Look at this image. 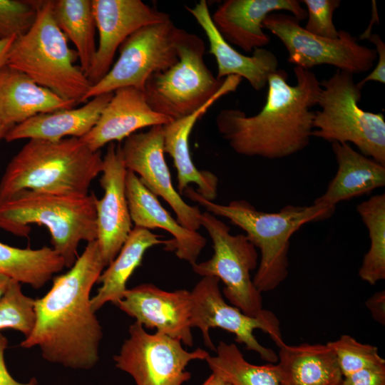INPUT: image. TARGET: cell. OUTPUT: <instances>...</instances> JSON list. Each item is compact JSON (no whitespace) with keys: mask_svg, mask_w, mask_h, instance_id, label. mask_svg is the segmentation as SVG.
Masks as SVG:
<instances>
[{"mask_svg":"<svg viewBox=\"0 0 385 385\" xmlns=\"http://www.w3.org/2000/svg\"><path fill=\"white\" fill-rule=\"evenodd\" d=\"M354 74L337 69L322 81L314 111L312 137L330 143H351L362 155L385 165L384 114L363 110L359 105L361 90Z\"/></svg>","mask_w":385,"mask_h":385,"instance_id":"7","label":"cell"},{"mask_svg":"<svg viewBox=\"0 0 385 385\" xmlns=\"http://www.w3.org/2000/svg\"><path fill=\"white\" fill-rule=\"evenodd\" d=\"M93 192L86 195L19 192L0 203V228L27 237L30 225L47 227L53 248L71 268L77 259L81 241L97 239L96 200Z\"/></svg>","mask_w":385,"mask_h":385,"instance_id":"5","label":"cell"},{"mask_svg":"<svg viewBox=\"0 0 385 385\" xmlns=\"http://www.w3.org/2000/svg\"><path fill=\"white\" fill-rule=\"evenodd\" d=\"M177 29L170 19L143 26L131 34L119 47L118 60L101 80L92 85L83 102L120 88L144 91L151 75L178 62L175 47Z\"/></svg>","mask_w":385,"mask_h":385,"instance_id":"12","label":"cell"},{"mask_svg":"<svg viewBox=\"0 0 385 385\" xmlns=\"http://www.w3.org/2000/svg\"><path fill=\"white\" fill-rule=\"evenodd\" d=\"M340 385H385V366L364 369L345 376Z\"/></svg>","mask_w":385,"mask_h":385,"instance_id":"37","label":"cell"},{"mask_svg":"<svg viewBox=\"0 0 385 385\" xmlns=\"http://www.w3.org/2000/svg\"><path fill=\"white\" fill-rule=\"evenodd\" d=\"M115 305L144 328L193 345L190 291H165L145 283L127 289Z\"/></svg>","mask_w":385,"mask_h":385,"instance_id":"16","label":"cell"},{"mask_svg":"<svg viewBox=\"0 0 385 385\" xmlns=\"http://www.w3.org/2000/svg\"><path fill=\"white\" fill-rule=\"evenodd\" d=\"M366 226L370 247L359 270L360 278L374 285L385 279V194L375 195L356 206Z\"/></svg>","mask_w":385,"mask_h":385,"instance_id":"31","label":"cell"},{"mask_svg":"<svg viewBox=\"0 0 385 385\" xmlns=\"http://www.w3.org/2000/svg\"><path fill=\"white\" fill-rule=\"evenodd\" d=\"M183 193L207 212L228 219L241 228L259 249L260 260L252 281L260 293L275 289L286 279L292 236L306 223L329 219L336 210V207L313 203L309 206L288 205L277 212H265L244 200L227 205L214 202L190 186Z\"/></svg>","mask_w":385,"mask_h":385,"instance_id":"3","label":"cell"},{"mask_svg":"<svg viewBox=\"0 0 385 385\" xmlns=\"http://www.w3.org/2000/svg\"><path fill=\"white\" fill-rule=\"evenodd\" d=\"M374 46L377 53V63L364 78L356 83L357 86L361 90L365 84L369 81H377L385 83V43L381 37L376 34H370L366 37Z\"/></svg>","mask_w":385,"mask_h":385,"instance_id":"36","label":"cell"},{"mask_svg":"<svg viewBox=\"0 0 385 385\" xmlns=\"http://www.w3.org/2000/svg\"><path fill=\"white\" fill-rule=\"evenodd\" d=\"M296 84L277 69L267 80V94L262 110L248 116L237 109H222L215 118L220 135L237 154L279 159L309 145L320 82L310 70L295 66Z\"/></svg>","mask_w":385,"mask_h":385,"instance_id":"2","label":"cell"},{"mask_svg":"<svg viewBox=\"0 0 385 385\" xmlns=\"http://www.w3.org/2000/svg\"><path fill=\"white\" fill-rule=\"evenodd\" d=\"M91 1L99 41L86 76L94 85L108 72L116 51L128 37L143 26L170 19V16L140 0Z\"/></svg>","mask_w":385,"mask_h":385,"instance_id":"15","label":"cell"},{"mask_svg":"<svg viewBox=\"0 0 385 385\" xmlns=\"http://www.w3.org/2000/svg\"><path fill=\"white\" fill-rule=\"evenodd\" d=\"M63 267V259L53 248L22 249L0 242V274L21 284L39 289Z\"/></svg>","mask_w":385,"mask_h":385,"instance_id":"28","label":"cell"},{"mask_svg":"<svg viewBox=\"0 0 385 385\" xmlns=\"http://www.w3.org/2000/svg\"><path fill=\"white\" fill-rule=\"evenodd\" d=\"M202 385H231L218 375L212 372Z\"/></svg>","mask_w":385,"mask_h":385,"instance_id":"41","label":"cell"},{"mask_svg":"<svg viewBox=\"0 0 385 385\" xmlns=\"http://www.w3.org/2000/svg\"><path fill=\"white\" fill-rule=\"evenodd\" d=\"M162 235L148 229L134 226L115 259L103 271L98 282L101 284L97 294L91 298V307L96 312L105 304H115L127 289L126 284L135 269L141 265L145 252L150 247L164 245L168 250L172 239L163 240Z\"/></svg>","mask_w":385,"mask_h":385,"instance_id":"27","label":"cell"},{"mask_svg":"<svg viewBox=\"0 0 385 385\" xmlns=\"http://www.w3.org/2000/svg\"><path fill=\"white\" fill-rule=\"evenodd\" d=\"M220 280L214 277H202L190 291L191 326L199 328L205 344L215 351L210 329L220 328L233 334L235 341L247 350L257 352L268 363L277 362V354L259 343L254 331L259 329L269 334L279 347L284 342L277 317L265 319L248 316L224 299L219 287Z\"/></svg>","mask_w":385,"mask_h":385,"instance_id":"13","label":"cell"},{"mask_svg":"<svg viewBox=\"0 0 385 385\" xmlns=\"http://www.w3.org/2000/svg\"><path fill=\"white\" fill-rule=\"evenodd\" d=\"M242 78L237 76L225 78L217 93L192 114L163 125L164 152L171 156L177 170L178 190L183 193L190 183L197 186V192L213 201L217 195L218 178L208 170H200L194 164L190 150V133L198 119L221 97L234 92Z\"/></svg>","mask_w":385,"mask_h":385,"instance_id":"20","label":"cell"},{"mask_svg":"<svg viewBox=\"0 0 385 385\" xmlns=\"http://www.w3.org/2000/svg\"><path fill=\"white\" fill-rule=\"evenodd\" d=\"M327 344L335 355L343 377L364 369L385 366L376 346L361 343L350 335H342Z\"/></svg>","mask_w":385,"mask_h":385,"instance_id":"33","label":"cell"},{"mask_svg":"<svg viewBox=\"0 0 385 385\" xmlns=\"http://www.w3.org/2000/svg\"><path fill=\"white\" fill-rule=\"evenodd\" d=\"M281 10L290 12L299 21L307 19L306 9L297 0H226L211 17L227 42L250 53L270 43L262 23L270 14Z\"/></svg>","mask_w":385,"mask_h":385,"instance_id":"18","label":"cell"},{"mask_svg":"<svg viewBox=\"0 0 385 385\" xmlns=\"http://www.w3.org/2000/svg\"><path fill=\"white\" fill-rule=\"evenodd\" d=\"M15 38L0 40V69L6 64L8 53Z\"/></svg>","mask_w":385,"mask_h":385,"instance_id":"40","label":"cell"},{"mask_svg":"<svg viewBox=\"0 0 385 385\" xmlns=\"http://www.w3.org/2000/svg\"><path fill=\"white\" fill-rule=\"evenodd\" d=\"M125 192L132 222L135 226L148 230L160 228L169 232L173 238L168 251L191 265L197 260L207 240L197 231L181 225L162 206L158 197L147 189L138 177L128 170Z\"/></svg>","mask_w":385,"mask_h":385,"instance_id":"22","label":"cell"},{"mask_svg":"<svg viewBox=\"0 0 385 385\" xmlns=\"http://www.w3.org/2000/svg\"><path fill=\"white\" fill-rule=\"evenodd\" d=\"M40 1L0 0V40L17 38L34 24Z\"/></svg>","mask_w":385,"mask_h":385,"instance_id":"34","label":"cell"},{"mask_svg":"<svg viewBox=\"0 0 385 385\" xmlns=\"http://www.w3.org/2000/svg\"><path fill=\"white\" fill-rule=\"evenodd\" d=\"M106 267L96 240L66 273L53 279L51 289L35 299L36 323L20 346H38L48 362L88 370L99 360L102 327L91 307L90 293Z\"/></svg>","mask_w":385,"mask_h":385,"instance_id":"1","label":"cell"},{"mask_svg":"<svg viewBox=\"0 0 385 385\" xmlns=\"http://www.w3.org/2000/svg\"><path fill=\"white\" fill-rule=\"evenodd\" d=\"M172 121L150 108L143 91L120 88L113 92L95 125L81 139L91 150L98 151L105 145L125 140L140 129Z\"/></svg>","mask_w":385,"mask_h":385,"instance_id":"19","label":"cell"},{"mask_svg":"<svg viewBox=\"0 0 385 385\" xmlns=\"http://www.w3.org/2000/svg\"><path fill=\"white\" fill-rule=\"evenodd\" d=\"M52 2L40 1L34 24L14 39L6 65L59 97L78 103L92 84L81 67L74 64L77 53L69 48L68 38L54 19Z\"/></svg>","mask_w":385,"mask_h":385,"instance_id":"6","label":"cell"},{"mask_svg":"<svg viewBox=\"0 0 385 385\" xmlns=\"http://www.w3.org/2000/svg\"><path fill=\"white\" fill-rule=\"evenodd\" d=\"M34 304L35 299L22 292L21 283L11 279L0 297V330L10 328L28 337L36 323Z\"/></svg>","mask_w":385,"mask_h":385,"instance_id":"32","label":"cell"},{"mask_svg":"<svg viewBox=\"0 0 385 385\" xmlns=\"http://www.w3.org/2000/svg\"><path fill=\"white\" fill-rule=\"evenodd\" d=\"M52 11L59 29L74 44L80 67L86 76L97 49L95 42L96 26L92 1H53Z\"/></svg>","mask_w":385,"mask_h":385,"instance_id":"29","label":"cell"},{"mask_svg":"<svg viewBox=\"0 0 385 385\" xmlns=\"http://www.w3.org/2000/svg\"><path fill=\"white\" fill-rule=\"evenodd\" d=\"M175 47L178 61L147 80L144 93L150 108L173 120L192 114L222 86L204 61L205 45L198 36L178 27Z\"/></svg>","mask_w":385,"mask_h":385,"instance_id":"8","label":"cell"},{"mask_svg":"<svg viewBox=\"0 0 385 385\" xmlns=\"http://www.w3.org/2000/svg\"><path fill=\"white\" fill-rule=\"evenodd\" d=\"M101 153L78 138L30 139L11 160L0 180V203L24 191L86 195L102 171Z\"/></svg>","mask_w":385,"mask_h":385,"instance_id":"4","label":"cell"},{"mask_svg":"<svg viewBox=\"0 0 385 385\" xmlns=\"http://www.w3.org/2000/svg\"><path fill=\"white\" fill-rule=\"evenodd\" d=\"M200 224L212 240L214 252L209 260L191 265L193 272L222 281L225 298L245 314L265 319L276 318L263 308L262 293L251 278V272L258 266L257 248L245 235H232L229 226L207 211L202 212Z\"/></svg>","mask_w":385,"mask_h":385,"instance_id":"9","label":"cell"},{"mask_svg":"<svg viewBox=\"0 0 385 385\" xmlns=\"http://www.w3.org/2000/svg\"><path fill=\"white\" fill-rule=\"evenodd\" d=\"M11 128H9L8 126L5 125L4 123H2L1 121H0V140L1 138H4L6 134L8 133V131L10 130Z\"/></svg>","mask_w":385,"mask_h":385,"instance_id":"43","label":"cell"},{"mask_svg":"<svg viewBox=\"0 0 385 385\" xmlns=\"http://www.w3.org/2000/svg\"><path fill=\"white\" fill-rule=\"evenodd\" d=\"M307 21L304 27L309 33L327 38H338L339 31L333 23V14L339 6V0H303Z\"/></svg>","mask_w":385,"mask_h":385,"instance_id":"35","label":"cell"},{"mask_svg":"<svg viewBox=\"0 0 385 385\" xmlns=\"http://www.w3.org/2000/svg\"><path fill=\"white\" fill-rule=\"evenodd\" d=\"M127 171L120 145L109 143L100 179L104 193L96 200V241L106 267L117 256L133 229L125 192Z\"/></svg>","mask_w":385,"mask_h":385,"instance_id":"17","label":"cell"},{"mask_svg":"<svg viewBox=\"0 0 385 385\" xmlns=\"http://www.w3.org/2000/svg\"><path fill=\"white\" fill-rule=\"evenodd\" d=\"M276 364L280 385H340L343 376L327 344L279 346Z\"/></svg>","mask_w":385,"mask_h":385,"instance_id":"26","label":"cell"},{"mask_svg":"<svg viewBox=\"0 0 385 385\" xmlns=\"http://www.w3.org/2000/svg\"><path fill=\"white\" fill-rule=\"evenodd\" d=\"M365 305L369 310L372 318L380 324H385V291L381 290L371 295Z\"/></svg>","mask_w":385,"mask_h":385,"instance_id":"38","label":"cell"},{"mask_svg":"<svg viewBox=\"0 0 385 385\" xmlns=\"http://www.w3.org/2000/svg\"><path fill=\"white\" fill-rule=\"evenodd\" d=\"M215 351L205 361L212 373L231 385H280L275 364H251L234 343L221 341Z\"/></svg>","mask_w":385,"mask_h":385,"instance_id":"30","label":"cell"},{"mask_svg":"<svg viewBox=\"0 0 385 385\" xmlns=\"http://www.w3.org/2000/svg\"><path fill=\"white\" fill-rule=\"evenodd\" d=\"M186 10L193 16L205 32L208 43V53L212 55L217 65V79L229 76L245 78L255 91L263 89L268 77L278 69V60L271 51L256 48L252 56H245L234 48L219 33L214 25L207 3L200 0Z\"/></svg>","mask_w":385,"mask_h":385,"instance_id":"21","label":"cell"},{"mask_svg":"<svg viewBox=\"0 0 385 385\" xmlns=\"http://www.w3.org/2000/svg\"><path fill=\"white\" fill-rule=\"evenodd\" d=\"M76 104L6 64L0 69V121L10 128L36 115L73 108Z\"/></svg>","mask_w":385,"mask_h":385,"instance_id":"23","label":"cell"},{"mask_svg":"<svg viewBox=\"0 0 385 385\" xmlns=\"http://www.w3.org/2000/svg\"><path fill=\"white\" fill-rule=\"evenodd\" d=\"M262 27L276 36L288 52V61L304 69L326 64L352 74L369 71L377 58L374 48L358 43L349 31L339 30L332 39L312 34L292 15L271 13Z\"/></svg>","mask_w":385,"mask_h":385,"instance_id":"10","label":"cell"},{"mask_svg":"<svg viewBox=\"0 0 385 385\" xmlns=\"http://www.w3.org/2000/svg\"><path fill=\"white\" fill-rule=\"evenodd\" d=\"M113 95L108 93L97 96L78 108L36 115L11 128L4 139L11 142L24 138L48 141H58L67 136L81 138L95 125Z\"/></svg>","mask_w":385,"mask_h":385,"instance_id":"24","label":"cell"},{"mask_svg":"<svg viewBox=\"0 0 385 385\" xmlns=\"http://www.w3.org/2000/svg\"><path fill=\"white\" fill-rule=\"evenodd\" d=\"M8 339L0 333V385H36L37 381L33 379L27 384L16 381L9 374L4 361V351L8 346Z\"/></svg>","mask_w":385,"mask_h":385,"instance_id":"39","label":"cell"},{"mask_svg":"<svg viewBox=\"0 0 385 385\" xmlns=\"http://www.w3.org/2000/svg\"><path fill=\"white\" fill-rule=\"evenodd\" d=\"M11 279L0 274V297L6 291Z\"/></svg>","mask_w":385,"mask_h":385,"instance_id":"42","label":"cell"},{"mask_svg":"<svg viewBox=\"0 0 385 385\" xmlns=\"http://www.w3.org/2000/svg\"><path fill=\"white\" fill-rule=\"evenodd\" d=\"M126 169L134 173L143 185L170 206L178 222L194 231L201 227V211L188 204L173 186L164 156L163 125L135 133L120 145Z\"/></svg>","mask_w":385,"mask_h":385,"instance_id":"14","label":"cell"},{"mask_svg":"<svg viewBox=\"0 0 385 385\" xmlns=\"http://www.w3.org/2000/svg\"><path fill=\"white\" fill-rule=\"evenodd\" d=\"M338 168L325 192L314 203L336 207L341 201L385 185V165L356 151L349 143H332Z\"/></svg>","mask_w":385,"mask_h":385,"instance_id":"25","label":"cell"},{"mask_svg":"<svg viewBox=\"0 0 385 385\" xmlns=\"http://www.w3.org/2000/svg\"><path fill=\"white\" fill-rule=\"evenodd\" d=\"M128 334L113 360L136 385H183L191 378L188 364L210 356L201 348L188 351L180 341L156 332L150 334L136 322L130 325Z\"/></svg>","mask_w":385,"mask_h":385,"instance_id":"11","label":"cell"}]
</instances>
